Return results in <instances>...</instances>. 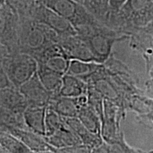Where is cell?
Listing matches in <instances>:
<instances>
[{
  "instance_id": "20",
  "label": "cell",
  "mask_w": 153,
  "mask_h": 153,
  "mask_svg": "<svg viewBox=\"0 0 153 153\" xmlns=\"http://www.w3.org/2000/svg\"><path fill=\"white\" fill-rule=\"evenodd\" d=\"M104 63H99L95 61H85L72 60L66 74H70L79 78L87 82L90 78L98 72Z\"/></svg>"
},
{
  "instance_id": "15",
  "label": "cell",
  "mask_w": 153,
  "mask_h": 153,
  "mask_svg": "<svg viewBox=\"0 0 153 153\" xmlns=\"http://www.w3.org/2000/svg\"><path fill=\"white\" fill-rule=\"evenodd\" d=\"M64 118L70 128L77 135L82 143L91 148V150L93 151L103 144L104 140L102 135L91 133L77 117Z\"/></svg>"
},
{
  "instance_id": "33",
  "label": "cell",
  "mask_w": 153,
  "mask_h": 153,
  "mask_svg": "<svg viewBox=\"0 0 153 153\" xmlns=\"http://www.w3.org/2000/svg\"><path fill=\"white\" fill-rule=\"evenodd\" d=\"M14 86L13 84L11 83L10 79H9L8 76L5 73L1 68H0V89H4V88L11 87Z\"/></svg>"
},
{
  "instance_id": "16",
  "label": "cell",
  "mask_w": 153,
  "mask_h": 153,
  "mask_svg": "<svg viewBox=\"0 0 153 153\" xmlns=\"http://www.w3.org/2000/svg\"><path fill=\"white\" fill-rule=\"evenodd\" d=\"M48 106H28L24 111V120L28 129L45 136V117Z\"/></svg>"
},
{
  "instance_id": "9",
  "label": "cell",
  "mask_w": 153,
  "mask_h": 153,
  "mask_svg": "<svg viewBox=\"0 0 153 153\" xmlns=\"http://www.w3.org/2000/svg\"><path fill=\"white\" fill-rule=\"evenodd\" d=\"M38 64H42L55 72L65 74L70 66V60L60 43L52 44L36 57Z\"/></svg>"
},
{
  "instance_id": "31",
  "label": "cell",
  "mask_w": 153,
  "mask_h": 153,
  "mask_svg": "<svg viewBox=\"0 0 153 153\" xmlns=\"http://www.w3.org/2000/svg\"><path fill=\"white\" fill-rule=\"evenodd\" d=\"M143 57L145 62V67L150 79H153V50L143 54Z\"/></svg>"
},
{
  "instance_id": "25",
  "label": "cell",
  "mask_w": 153,
  "mask_h": 153,
  "mask_svg": "<svg viewBox=\"0 0 153 153\" xmlns=\"http://www.w3.org/2000/svg\"><path fill=\"white\" fill-rule=\"evenodd\" d=\"M0 125H5L16 128L28 129L24 120V114H17L12 111L0 106Z\"/></svg>"
},
{
  "instance_id": "7",
  "label": "cell",
  "mask_w": 153,
  "mask_h": 153,
  "mask_svg": "<svg viewBox=\"0 0 153 153\" xmlns=\"http://www.w3.org/2000/svg\"><path fill=\"white\" fill-rule=\"evenodd\" d=\"M28 18L46 25L54 30L60 38L76 34L71 23L48 8L41 0H36L35 1Z\"/></svg>"
},
{
  "instance_id": "4",
  "label": "cell",
  "mask_w": 153,
  "mask_h": 153,
  "mask_svg": "<svg viewBox=\"0 0 153 153\" xmlns=\"http://www.w3.org/2000/svg\"><path fill=\"white\" fill-rule=\"evenodd\" d=\"M20 18L4 1H0V48L1 54L20 52Z\"/></svg>"
},
{
  "instance_id": "28",
  "label": "cell",
  "mask_w": 153,
  "mask_h": 153,
  "mask_svg": "<svg viewBox=\"0 0 153 153\" xmlns=\"http://www.w3.org/2000/svg\"><path fill=\"white\" fill-rule=\"evenodd\" d=\"M86 95L87 97V104L97 112L102 120L104 116V97L90 84H88Z\"/></svg>"
},
{
  "instance_id": "37",
  "label": "cell",
  "mask_w": 153,
  "mask_h": 153,
  "mask_svg": "<svg viewBox=\"0 0 153 153\" xmlns=\"http://www.w3.org/2000/svg\"><path fill=\"white\" fill-rule=\"evenodd\" d=\"M74 1H77V2L82 4H83V2H84V0H74Z\"/></svg>"
},
{
  "instance_id": "10",
  "label": "cell",
  "mask_w": 153,
  "mask_h": 153,
  "mask_svg": "<svg viewBox=\"0 0 153 153\" xmlns=\"http://www.w3.org/2000/svg\"><path fill=\"white\" fill-rule=\"evenodd\" d=\"M19 89L27 101L28 106H48L52 99V95L44 87L37 72L23 84Z\"/></svg>"
},
{
  "instance_id": "24",
  "label": "cell",
  "mask_w": 153,
  "mask_h": 153,
  "mask_svg": "<svg viewBox=\"0 0 153 153\" xmlns=\"http://www.w3.org/2000/svg\"><path fill=\"white\" fill-rule=\"evenodd\" d=\"M82 4L99 22L107 26L110 16V0H84Z\"/></svg>"
},
{
  "instance_id": "3",
  "label": "cell",
  "mask_w": 153,
  "mask_h": 153,
  "mask_svg": "<svg viewBox=\"0 0 153 153\" xmlns=\"http://www.w3.org/2000/svg\"><path fill=\"white\" fill-rule=\"evenodd\" d=\"M0 60V68L5 72L13 85L18 88L37 72V60L26 53L1 54Z\"/></svg>"
},
{
  "instance_id": "32",
  "label": "cell",
  "mask_w": 153,
  "mask_h": 153,
  "mask_svg": "<svg viewBox=\"0 0 153 153\" xmlns=\"http://www.w3.org/2000/svg\"><path fill=\"white\" fill-rule=\"evenodd\" d=\"M126 0H110V16L116 14Z\"/></svg>"
},
{
  "instance_id": "30",
  "label": "cell",
  "mask_w": 153,
  "mask_h": 153,
  "mask_svg": "<svg viewBox=\"0 0 153 153\" xmlns=\"http://www.w3.org/2000/svg\"><path fill=\"white\" fill-rule=\"evenodd\" d=\"M55 152H60V153H90L92 152L91 148L87 147V145L84 144L75 145L72 146L66 147L60 149H57Z\"/></svg>"
},
{
  "instance_id": "17",
  "label": "cell",
  "mask_w": 153,
  "mask_h": 153,
  "mask_svg": "<svg viewBox=\"0 0 153 153\" xmlns=\"http://www.w3.org/2000/svg\"><path fill=\"white\" fill-rule=\"evenodd\" d=\"M130 46L133 50L143 53L153 50V22L139 28L129 36Z\"/></svg>"
},
{
  "instance_id": "13",
  "label": "cell",
  "mask_w": 153,
  "mask_h": 153,
  "mask_svg": "<svg viewBox=\"0 0 153 153\" xmlns=\"http://www.w3.org/2000/svg\"><path fill=\"white\" fill-rule=\"evenodd\" d=\"M87 102V95L79 97H66L57 96L52 97L48 107L52 108L62 117H77L82 105Z\"/></svg>"
},
{
  "instance_id": "26",
  "label": "cell",
  "mask_w": 153,
  "mask_h": 153,
  "mask_svg": "<svg viewBox=\"0 0 153 153\" xmlns=\"http://www.w3.org/2000/svg\"><path fill=\"white\" fill-rule=\"evenodd\" d=\"M92 152H123V153H136L144 152L141 149L133 148L126 143V139L122 140L119 142L114 143H103V144L94 149Z\"/></svg>"
},
{
  "instance_id": "18",
  "label": "cell",
  "mask_w": 153,
  "mask_h": 153,
  "mask_svg": "<svg viewBox=\"0 0 153 153\" xmlns=\"http://www.w3.org/2000/svg\"><path fill=\"white\" fill-rule=\"evenodd\" d=\"M67 123V122H66ZM46 141L56 149L83 144L77 135L70 128L68 123L50 136H45ZM55 150V152H56Z\"/></svg>"
},
{
  "instance_id": "22",
  "label": "cell",
  "mask_w": 153,
  "mask_h": 153,
  "mask_svg": "<svg viewBox=\"0 0 153 153\" xmlns=\"http://www.w3.org/2000/svg\"><path fill=\"white\" fill-rule=\"evenodd\" d=\"M77 118L91 133L101 135V118L87 102L82 105Z\"/></svg>"
},
{
  "instance_id": "5",
  "label": "cell",
  "mask_w": 153,
  "mask_h": 153,
  "mask_svg": "<svg viewBox=\"0 0 153 153\" xmlns=\"http://www.w3.org/2000/svg\"><path fill=\"white\" fill-rule=\"evenodd\" d=\"M82 38L87 43L96 62L104 63L112 55L111 51L114 44L128 39L129 36L103 25L91 35Z\"/></svg>"
},
{
  "instance_id": "23",
  "label": "cell",
  "mask_w": 153,
  "mask_h": 153,
  "mask_svg": "<svg viewBox=\"0 0 153 153\" xmlns=\"http://www.w3.org/2000/svg\"><path fill=\"white\" fill-rule=\"evenodd\" d=\"M1 152L29 153L31 150L18 137L7 131H0Z\"/></svg>"
},
{
  "instance_id": "8",
  "label": "cell",
  "mask_w": 153,
  "mask_h": 153,
  "mask_svg": "<svg viewBox=\"0 0 153 153\" xmlns=\"http://www.w3.org/2000/svg\"><path fill=\"white\" fill-rule=\"evenodd\" d=\"M48 8L66 19L73 27L81 23L89 14L83 4L74 0H41Z\"/></svg>"
},
{
  "instance_id": "35",
  "label": "cell",
  "mask_w": 153,
  "mask_h": 153,
  "mask_svg": "<svg viewBox=\"0 0 153 153\" xmlns=\"http://www.w3.org/2000/svg\"><path fill=\"white\" fill-rule=\"evenodd\" d=\"M145 92L150 94V97H153V79H149L145 83Z\"/></svg>"
},
{
  "instance_id": "11",
  "label": "cell",
  "mask_w": 153,
  "mask_h": 153,
  "mask_svg": "<svg viewBox=\"0 0 153 153\" xmlns=\"http://www.w3.org/2000/svg\"><path fill=\"white\" fill-rule=\"evenodd\" d=\"M0 131L9 132L22 141L32 152H55L54 147L47 142L45 137L28 129L16 128L5 125H0Z\"/></svg>"
},
{
  "instance_id": "6",
  "label": "cell",
  "mask_w": 153,
  "mask_h": 153,
  "mask_svg": "<svg viewBox=\"0 0 153 153\" xmlns=\"http://www.w3.org/2000/svg\"><path fill=\"white\" fill-rule=\"evenodd\" d=\"M126 113L114 102L104 99V116L101 120V135L104 142L114 143L125 139L120 123Z\"/></svg>"
},
{
  "instance_id": "34",
  "label": "cell",
  "mask_w": 153,
  "mask_h": 153,
  "mask_svg": "<svg viewBox=\"0 0 153 153\" xmlns=\"http://www.w3.org/2000/svg\"><path fill=\"white\" fill-rule=\"evenodd\" d=\"M144 103L145 106L147 107V109H148V114L147 115L153 114V97H148L147 95H145L144 97Z\"/></svg>"
},
{
  "instance_id": "27",
  "label": "cell",
  "mask_w": 153,
  "mask_h": 153,
  "mask_svg": "<svg viewBox=\"0 0 153 153\" xmlns=\"http://www.w3.org/2000/svg\"><path fill=\"white\" fill-rule=\"evenodd\" d=\"M64 117L55 112L52 108L48 107L45 117V136L53 135L59 129L66 125Z\"/></svg>"
},
{
  "instance_id": "29",
  "label": "cell",
  "mask_w": 153,
  "mask_h": 153,
  "mask_svg": "<svg viewBox=\"0 0 153 153\" xmlns=\"http://www.w3.org/2000/svg\"><path fill=\"white\" fill-rule=\"evenodd\" d=\"M10 7L11 10L19 15V18L29 16L30 10L36 0H0Z\"/></svg>"
},
{
  "instance_id": "21",
  "label": "cell",
  "mask_w": 153,
  "mask_h": 153,
  "mask_svg": "<svg viewBox=\"0 0 153 153\" xmlns=\"http://www.w3.org/2000/svg\"><path fill=\"white\" fill-rule=\"evenodd\" d=\"M88 84L79 78L70 74H64L60 96L66 97H79L87 94Z\"/></svg>"
},
{
  "instance_id": "36",
  "label": "cell",
  "mask_w": 153,
  "mask_h": 153,
  "mask_svg": "<svg viewBox=\"0 0 153 153\" xmlns=\"http://www.w3.org/2000/svg\"><path fill=\"white\" fill-rule=\"evenodd\" d=\"M145 117L148 118V119L150 120L151 122H152V125H153V114H148V115H147V116H145Z\"/></svg>"
},
{
  "instance_id": "12",
  "label": "cell",
  "mask_w": 153,
  "mask_h": 153,
  "mask_svg": "<svg viewBox=\"0 0 153 153\" xmlns=\"http://www.w3.org/2000/svg\"><path fill=\"white\" fill-rule=\"evenodd\" d=\"M59 43L71 60H79L96 62L95 57L87 43L77 34L60 38Z\"/></svg>"
},
{
  "instance_id": "2",
  "label": "cell",
  "mask_w": 153,
  "mask_h": 153,
  "mask_svg": "<svg viewBox=\"0 0 153 153\" xmlns=\"http://www.w3.org/2000/svg\"><path fill=\"white\" fill-rule=\"evenodd\" d=\"M60 38V36L46 25L28 17L20 18V52L36 59L50 45L59 43Z\"/></svg>"
},
{
  "instance_id": "14",
  "label": "cell",
  "mask_w": 153,
  "mask_h": 153,
  "mask_svg": "<svg viewBox=\"0 0 153 153\" xmlns=\"http://www.w3.org/2000/svg\"><path fill=\"white\" fill-rule=\"evenodd\" d=\"M28 102L19 88L11 86L0 89V106L17 114H24Z\"/></svg>"
},
{
  "instance_id": "19",
  "label": "cell",
  "mask_w": 153,
  "mask_h": 153,
  "mask_svg": "<svg viewBox=\"0 0 153 153\" xmlns=\"http://www.w3.org/2000/svg\"><path fill=\"white\" fill-rule=\"evenodd\" d=\"M37 74L44 87L51 94L52 97L60 96L64 74L55 72L42 64H38Z\"/></svg>"
},
{
  "instance_id": "1",
  "label": "cell",
  "mask_w": 153,
  "mask_h": 153,
  "mask_svg": "<svg viewBox=\"0 0 153 153\" xmlns=\"http://www.w3.org/2000/svg\"><path fill=\"white\" fill-rule=\"evenodd\" d=\"M153 22V0H126L107 26L130 36L139 28Z\"/></svg>"
}]
</instances>
